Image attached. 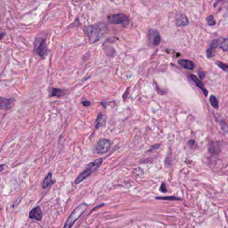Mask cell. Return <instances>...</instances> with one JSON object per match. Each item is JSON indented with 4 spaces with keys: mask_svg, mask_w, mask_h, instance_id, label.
<instances>
[{
    "mask_svg": "<svg viewBox=\"0 0 228 228\" xmlns=\"http://www.w3.org/2000/svg\"><path fill=\"white\" fill-rule=\"evenodd\" d=\"M198 75H199V78H201V80L203 79L204 77H205V73L203 72H201V71H199V72H198Z\"/></svg>",
    "mask_w": 228,
    "mask_h": 228,
    "instance_id": "cb8c5ba5",
    "label": "cell"
},
{
    "mask_svg": "<svg viewBox=\"0 0 228 228\" xmlns=\"http://www.w3.org/2000/svg\"><path fill=\"white\" fill-rule=\"evenodd\" d=\"M106 122V117L104 115H103L102 113H100L98 115V117H97V119L96 121V129H98L99 127L103 125L104 123Z\"/></svg>",
    "mask_w": 228,
    "mask_h": 228,
    "instance_id": "4fadbf2b",
    "label": "cell"
},
{
    "mask_svg": "<svg viewBox=\"0 0 228 228\" xmlns=\"http://www.w3.org/2000/svg\"><path fill=\"white\" fill-rule=\"evenodd\" d=\"M108 21L110 24H121L126 26L130 23V20L128 16L123 14H116L108 17Z\"/></svg>",
    "mask_w": 228,
    "mask_h": 228,
    "instance_id": "277c9868",
    "label": "cell"
},
{
    "mask_svg": "<svg viewBox=\"0 0 228 228\" xmlns=\"http://www.w3.org/2000/svg\"><path fill=\"white\" fill-rule=\"evenodd\" d=\"M34 50L40 57H44L48 51L46 40L43 38H37L34 42Z\"/></svg>",
    "mask_w": 228,
    "mask_h": 228,
    "instance_id": "5b68a950",
    "label": "cell"
},
{
    "mask_svg": "<svg viewBox=\"0 0 228 228\" xmlns=\"http://www.w3.org/2000/svg\"><path fill=\"white\" fill-rule=\"evenodd\" d=\"M15 102V99L12 98H4L0 96V109L7 110L12 108Z\"/></svg>",
    "mask_w": 228,
    "mask_h": 228,
    "instance_id": "52a82bcc",
    "label": "cell"
},
{
    "mask_svg": "<svg viewBox=\"0 0 228 228\" xmlns=\"http://www.w3.org/2000/svg\"><path fill=\"white\" fill-rule=\"evenodd\" d=\"M106 29L107 25L103 22H100L84 28V31L88 37L90 43L93 44L100 40L106 32Z\"/></svg>",
    "mask_w": 228,
    "mask_h": 228,
    "instance_id": "6da1fadb",
    "label": "cell"
},
{
    "mask_svg": "<svg viewBox=\"0 0 228 228\" xmlns=\"http://www.w3.org/2000/svg\"><path fill=\"white\" fill-rule=\"evenodd\" d=\"M82 104H83V105H84V106H89L90 105H91V102H90L89 101H83L82 102Z\"/></svg>",
    "mask_w": 228,
    "mask_h": 228,
    "instance_id": "d4e9b609",
    "label": "cell"
},
{
    "mask_svg": "<svg viewBox=\"0 0 228 228\" xmlns=\"http://www.w3.org/2000/svg\"><path fill=\"white\" fill-rule=\"evenodd\" d=\"M102 159L100 158L95 160V161L91 162V163H89L87 165L86 169L84 170L83 172H81L80 174L78 175V177L76 179L75 184H78L81 183L82 181H83L84 179L88 177L90 175H91L92 172L95 171L98 168L102 165Z\"/></svg>",
    "mask_w": 228,
    "mask_h": 228,
    "instance_id": "3957f363",
    "label": "cell"
},
{
    "mask_svg": "<svg viewBox=\"0 0 228 228\" xmlns=\"http://www.w3.org/2000/svg\"><path fill=\"white\" fill-rule=\"evenodd\" d=\"M206 21H207V25H210V26L214 25H215V24H216L215 20L214 17V16H209L207 17Z\"/></svg>",
    "mask_w": 228,
    "mask_h": 228,
    "instance_id": "d6986e66",
    "label": "cell"
},
{
    "mask_svg": "<svg viewBox=\"0 0 228 228\" xmlns=\"http://www.w3.org/2000/svg\"><path fill=\"white\" fill-rule=\"evenodd\" d=\"M220 47H221L222 49H223L224 51H227V38L223 39Z\"/></svg>",
    "mask_w": 228,
    "mask_h": 228,
    "instance_id": "44dd1931",
    "label": "cell"
},
{
    "mask_svg": "<svg viewBox=\"0 0 228 228\" xmlns=\"http://www.w3.org/2000/svg\"><path fill=\"white\" fill-rule=\"evenodd\" d=\"M6 35V33H0V39L3 38V37Z\"/></svg>",
    "mask_w": 228,
    "mask_h": 228,
    "instance_id": "f1b7e54d",
    "label": "cell"
},
{
    "mask_svg": "<svg viewBox=\"0 0 228 228\" xmlns=\"http://www.w3.org/2000/svg\"><path fill=\"white\" fill-rule=\"evenodd\" d=\"M110 148V141L108 139H102L98 141L95 146V151L98 154H104Z\"/></svg>",
    "mask_w": 228,
    "mask_h": 228,
    "instance_id": "8992f818",
    "label": "cell"
},
{
    "mask_svg": "<svg viewBox=\"0 0 228 228\" xmlns=\"http://www.w3.org/2000/svg\"><path fill=\"white\" fill-rule=\"evenodd\" d=\"M216 64L217 65H218L220 68H222L223 71H225V72H227V68H228V66L226 64H224V63H222L221 62H216Z\"/></svg>",
    "mask_w": 228,
    "mask_h": 228,
    "instance_id": "ffe728a7",
    "label": "cell"
},
{
    "mask_svg": "<svg viewBox=\"0 0 228 228\" xmlns=\"http://www.w3.org/2000/svg\"><path fill=\"white\" fill-rule=\"evenodd\" d=\"M175 24L177 26H187L189 24V21L185 15L182 14L175 20Z\"/></svg>",
    "mask_w": 228,
    "mask_h": 228,
    "instance_id": "7c38bea8",
    "label": "cell"
},
{
    "mask_svg": "<svg viewBox=\"0 0 228 228\" xmlns=\"http://www.w3.org/2000/svg\"><path fill=\"white\" fill-rule=\"evenodd\" d=\"M189 146H191V147H192V146H193L194 145V144H195V141H193V140H191V141H189Z\"/></svg>",
    "mask_w": 228,
    "mask_h": 228,
    "instance_id": "4316f807",
    "label": "cell"
},
{
    "mask_svg": "<svg viewBox=\"0 0 228 228\" xmlns=\"http://www.w3.org/2000/svg\"><path fill=\"white\" fill-rule=\"evenodd\" d=\"M209 102H210L211 105L214 106L216 109H218L219 108V102L216 97L214 95H211L209 97Z\"/></svg>",
    "mask_w": 228,
    "mask_h": 228,
    "instance_id": "e0dca14e",
    "label": "cell"
},
{
    "mask_svg": "<svg viewBox=\"0 0 228 228\" xmlns=\"http://www.w3.org/2000/svg\"><path fill=\"white\" fill-rule=\"evenodd\" d=\"M160 42V36L159 34H157L156 35L155 37L154 38V39H153V44L154 45V46H158V45L159 44Z\"/></svg>",
    "mask_w": 228,
    "mask_h": 228,
    "instance_id": "7402d4cb",
    "label": "cell"
},
{
    "mask_svg": "<svg viewBox=\"0 0 228 228\" xmlns=\"http://www.w3.org/2000/svg\"><path fill=\"white\" fill-rule=\"evenodd\" d=\"M87 207H88V205L83 203L78 205L76 209H74V210L72 212V214H70L69 218H68V219H67V221L65 223L64 228L72 227V226L74 224V223H75L77 220L83 215L85 211L87 210Z\"/></svg>",
    "mask_w": 228,
    "mask_h": 228,
    "instance_id": "7a4b0ae2",
    "label": "cell"
},
{
    "mask_svg": "<svg viewBox=\"0 0 228 228\" xmlns=\"http://www.w3.org/2000/svg\"><path fill=\"white\" fill-rule=\"evenodd\" d=\"M178 63L179 65L185 69L191 70L195 68V64H194V63L192 61L189 60L180 59L178 60Z\"/></svg>",
    "mask_w": 228,
    "mask_h": 228,
    "instance_id": "30bf717a",
    "label": "cell"
},
{
    "mask_svg": "<svg viewBox=\"0 0 228 228\" xmlns=\"http://www.w3.org/2000/svg\"><path fill=\"white\" fill-rule=\"evenodd\" d=\"M159 147V145H156L155 146H153V147H152L151 150H153V149H157Z\"/></svg>",
    "mask_w": 228,
    "mask_h": 228,
    "instance_id": "83f0119b",
    "label": "cell"
},
{
    "mask_svg": "<svg viewBox=\"0 0 228 228\" xmlns=\"http://www.w3.org/2000/svg\"><path fill=\"white\" fill-rule=\"evenodd\" d=\"M52 175L51 173H49L47 175V176L46 177V178H45V179L43 181L42 187L44 189H46L47 187H49V185L52 183Z\"/></svg>",
    "mask_w": 228,
    "mask_h": 228,
    "instance_id": "9a60e30c",
    "label": "cell"
},
{
    "mask_svg": "<svg viewBox=\"0 0 228 228\" xmlns=\"http://www.w3.org/2000/svg\"><path fill=\"white\" fill-rule=\"evenodd\" d=\"M64 95V91H62V90L58 89V88H52L50 96L60 97V96H62Z\"/></svg>",
    "mask_w": 228,
    "mask_h": 228,
    "instance_id": "2e32d148",
    "label": "cell"
},
{
    "mask_svg": "<svg viewBox=\"0 0 228 228\" xmlns=\"http://www.w3.org/2000/svg\"><path fill=\"white\" fill-rule=\"evenodd\" d=\"M219 43L218 40H214L210 44V46L206 50V54L207 57L208 58H210L214 57L215 55V48L218 47Z\"/></svg>",
    "mask_w": 228,
    "mask_h": 228,
    "instance_id": "ba28073f",
    "label": "cell"
},
{
    "mask_svg": "<svg viewBox=\"0 0 228 228\" xmlns=\"http://www.w3.org/2000/svg\"><path fill=\"white\" fill-rule=\"evenodd\" d=\"M129 88H128V89H127V91H126V92H125V94L123 95V99H124V100L126 99V97H127V95H128V93H129Z\"/></svg>",
    "mask_w": 228,
    "mask_h": 228,
    "instance_id": "484cf974",
    "label": "cell"
},
{
    "mask_svg": "<svg viewBox=\"0 0 228 228\" xmlns=\"http://www.w3.org/2000/svg\"><path fill=\"white\" fill-rule=\"evenodd\" d=\"M219 150L220 149L218 143H214V142H213V143H211L210 147H209V152H210L211 154L218 155L219 152Z\"/></svg>",
    "mask_w": 228,
    "mask_h": 228,
    "instance_id": "5bb4252c",
    "label": "cell"
},
{
    "mask_svg": "<svg viewBox=\"0 0 228 228\" xmlns=\"http://www.w3.org/2000/svg\"><path fill=\"white\" fill-rule=\"evenodd\" d=\"M160 191L162 193H167V188H166V185H165V184L164 182L162 183L161 185H160Z\"/></svg>",
    "mask_w": 228,
    "mask_h": 228,
    "instance_id": "603a6c76",
    "label": "cell"
},
{
    "mask_svg": "<svg viewBox=\"0 0 228 228\" xmlns=\"http://www.w3.org/2000/svg\"><path fill=\"white\" fill-rule=\"evenodd\" d=\"M3 166H4V165H0V172H1V171H2Z\"/></svg>",
    "mask_w": 228,
    "mask_h": 228,
    "instance_id": "f546056e",
    "label": "cell"
},
{
    "mask_svg": "<svg viewBox=\"0 0 228 228\" xmlns=\"http://www.w3.org/2000/svg\"><path fill=\"white\" fill-rule=\"evenodd\" d=\"M189 76L191 78V79L194 82V83L196 84L197 87L198 88H199L201 90H202V91L204 93V95L205 96H207L208 95V91H207V89L205 88L204 85L202 83V82H201L200 80L198 79L197 77H196L195 75H193V74H190Z\"/></svg>",
    "mask_w": 228,
    "mask_h": 228,
    "instance_id": "8fae6325",
    "label": "cell"
},
{
    "mask_svg": "<svg viewBox=\"0 0 228 228\" xmlns=\"http://www.w3.org/2000/svg\"><path fill=\"white\" fill-rule=\"evenodd\" d=\"M29 216L30 218L38 220V221H40V220L42 219V210H41L40 207L39 206H38V207H36L35 208H33V209H32L31 211L29 212Z\"/></svg>",
    "mask_w": 228,
    "mask_h": 228,
    "instance_id": "9c48e42d",
    "label": "cell"
},
{
    "mask_svg": "<svg viewBox=\"0 0 228 228\" xmlns=\"http://www.w3.org/2000/svg\"><path fill=\"white\" fill-rule=\"evenodd\" d=\"M157 199H162V200H173V201H175V200H181L180 198L179 197H177L175 196H171V197H156Z\"/></svg>",
    "mask_w": 228,
    "mask_h": 228,
    "instance_id": "ac0fdd59",
    "label": "cell"
}]
</instances>
